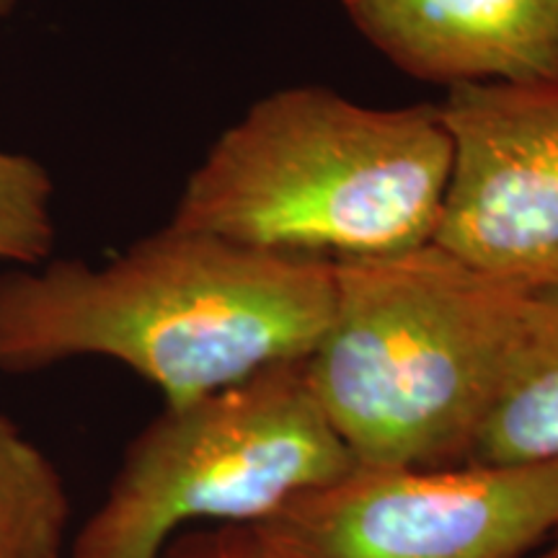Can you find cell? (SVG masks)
Segmentation results:
<instances>
[{
	"label": "cell",
	"mask_w": 558,
	"mask_h": 558,
	"mask_svg": "<svg viewBox=\"0 0 558 558\" xmlns=\"http://www.w3.org/2000/svg\"><path fill=\"white\" fill-rule=\"evenodd\" d=\"M305 360L166 403L124 452L68 558H158L194 522L256 525L354 469Z\"/></svg>",
	"instance_id": "277c9868"
},
{
	"label": "cell",
	"mask_w": 558,
	"mask_h": 558,
	"mask_svg": "<svg viewBox=\"0 0 558 558\" xmlns=\"http://www.w3.org/2000/svg\"><path fill=\"white\" fill-rule=\"evenodd\" d=\"M437 107L452 169L432 243L518 288L558 284V81L458 83Z\"/></svg>",
	"instance_id": "8992f818"
},
{
	"label": "cell",
	"mask_w": 558,
	"mask_h": 558,
	"mask_svg": "<svg viewBox=\"0 0 558 558\" xmlns=\"http://www.w3.org/2000/svg\"><path fill=\"white\" fill-rule=\"evenodd\" d=\"M337 264L166 226L101 267L0 271V373L107 357L184 403L305 360L329 324Z\"/></svg>",
	"instance_id": "6da1fadb"
},
{
	"label": "cell",
	"mask_w": 558,
	"mask_h": 558,
	"mask_svg": "<svg viewBox=\"0 0 558 558\" xmlns=\"http://www.w3.org/2000/svg\"><path fill=\"white\" fill-rule=\"evenodd\" d=\"M158 558H269L248 525H218L207 533L177 535Z\"/></svg>",
	"instance_id": "8fae6325"
},
{
	"label": "cell",
	"mask_w": 558,
	"mask_h": 558,
	"mask_svg": "<svg viewBox=\"0 0 558 558\" xmlns=\"http://www.w3.org/2000/svg\"><path fill=\"white\" fill-rule=\"evenodd\" d=\"M54 181L41 160L0 148V267H37L50 259L58 228Z\"/></svg>",
	"instance_id": "30bf717a"
},
{
	"label": "cell",
	"mask_w": 558,
	"mask_h": 558,
	"mask_svg": "<svg viewBox=\"0 0 558 558\" xmlns=\"http://www.w3.org/2000/svg\"><path fill=\"white\" fill-rule=\"evenodd\" d=\"M450 169L437 104L369 109L284 88L215 140L171 226L269 254L378 259L432 243Z\"/></svg>",
	"instance_id": "7a4b0ae2"
},
{
	"label": "cell",
	"mask_w": 558,
	"mask_h": 558,
	"mask_svg": "<svg viewBox=\"0 0 558 558\" xmlns=\"http://www.w3.org/2000/svg\"><path fill=\"white\" fill-rule=\"evenodd\" d=\"M333 264L331 316L305 375L349 456L357 465L465 463L527 288L435 243Z\"/></svg>",
	"instance_id": "3957f363"
},
{
	"label": "cell",
	"mask_w": 558,
	"mask_h": 558,
	"mask_svg": "<svg viewBox=\"0 0 558 558\" xmlns=\"http://www.w3.org/2000/svg\"><path fill=\"white\" fill-rule=\"evenodd\" d=\"M19 3H21V0H0V21L11 19L13 11L19 9Z\"/></svg>",
	"instance_id": "4fadbf2b"
},
{
	"label": "cell",
	"mask_w": 558,
	"mask_h": 558,
	"mask_svg": "<svg viewBox=\"0 0 558 558\" xmlns=\"http://www.w3.org/2000/svg\"><path fill=\"white\" fill-rule=\"evenodd\" d=\"M558 460V284L522 295L497 396L465 463Z\"/></svg>",
	"instance_id": "ba28073f"
},
{
	"label": "cell",
	"mask_w": 558,
	"mask_h": 558,
	"mask_svg": "<svg viewBox=\"0 0 558 558\" xmlns=\"http://www.w3.org/2000/svg\"><path fill=\"white\" fill-rule=\"evenodd\" d=\"M525 558H558V533L550 535V538L543 543L538 550H533V554Z\"/></svg>",
	"instance_id": "7c38bea8"
},
{
	"label": "cell",
	"mask_w": 558,
	"mask_h": 558,
	"mask_svg": "<svg viewBox=\"0 0 558 558\" xmlns=\"http://www.w3.org/2000/svg\"><path fill=\"white\" fill-rule=\"evenodd\" d=\"M248 527L269 558H525L558 533V460L354 465Z\"/></svg>",
	"instance_id": "5b68a950"
},
{
	"label": "cell",
	"mask_w": 558,
	"mask_h": 558,
	"mask_svg": "<svg viewBox=\"0 0 558 558\" xmlns=\"http://www.w3.org/2000/svg\"><path fill=\"white\" fill-rule=\"evenodd\" d=\"M403 73L445 83L558 81V0H341Z\"/></svg>",
	"instance_id": "52a82bcc"
},
{
	"label": "cell",
	"mask_w": 558,
	"mask_h": 558,
	"mask_svg": "<svg viewBox=\"0 0 558 558\" xmlns=\"http://www.w3.org/2000/svg\"><path fill=\"white\" fill-rule=\"evenodd\" d=\"M70 514L58 465L0 414V558H65Z\"/></svg>",
	"instance_id": "9c48e42d"
}]
</instances>
